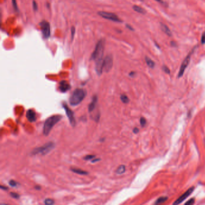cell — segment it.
<instances>
[{
	"label": "cell",
	"instance_id": "1",
	"mask_svg": "<svg viewBox=\"0 0 205 205\" xmlns=\"http://www.w3.org/2000/svg\"><path fill=\"white\" fill-rule=\"evenodd\" d=\"M105 45L104 39H100L96 45L95 49L91 56V59L95 61L96 72L98 75H102L104 71V52Z\"/></svg>",
	"mask_w": 205,
	"mask_h": 205
},
{
	"label": "cell",
	"instance_id": "2",
	"mask_svg": "<svg viewBox=\"0 0 205 205\" xmlns=\"http://www.w3.org/2000/svg\"><path fill=\"white\" fill-rule=\"evenodd\" d=\"M61 119H62V115L60 114L54 115L48 118L44 124L43 128V134L46 136L48 135L53 127L59 122Z\"/></svg>",
	"mask_w": 205,
	"mask_h": 205
},
{
	"label": "cell",
	"instance_id": "3",
	"mask_svg": "<svg viewBox=\"0 0 205 205\" xmlns=\"http://www.w3.org/2000/svg\"><path fill=\"white\" fill-rule=\"evenodd\" d=\"M86 92L82 88H77L75 90L69 99L70 104L72 106H76L79 104L86 97Z\"/></svg>",
	"mask_w": 205,
	"mask_h": 205
},
{
	"label": "cell",
	"instance_id": "4",
	"mask_svg": "<svg viewBox=\"0 0 205 205\" xmlns=\"http://www.w3.org/2000/svg\"><path fill=\"white\" fill-rule=\"evenodd\" d=\"M54 143L53 142H49V143H47L46 144L42 146L35 149L32 151L31 153L33 155L41 154L45 155L47 153H48L52 149H54Z\"/></svg>",
	"mask_w": 205,
	"mask_h": 205
},
{
	"label": "cell",
	"instance_id": "5",
	"mask_svg": "<svg viewBox=\"0 0 205 205\" xmlns=\"http://www.w3.org/2000/svg\"><path fill=\"white\" fill-rule=\"evenodd\" d=\"M98 15L100 16H101L102 18L112 20V21H114V22H122V20L117 15H115L114 13H113L100 11V12H98Z\"/></svg>",
	"mask_w": 205,
	"mask_h": 205
},
{
	"label": "cell",
	"instance_id": "6",
	"mask_svg": "<svg viewBox=\"0 0 205 205\" xmlns=\"http://www.w3.org/2000/svg\"><path fill=\"white\" fill-rule=\"evenodd\" d=\"M41 31L42 33V35L44 39H48L50 36L51 34V29H50V25L49 22H48L46 20H42V22L39 24Z\"/></svg>",
	"mask_w": 205,
	"mask_h": 205
},
{
	"label": "cell",
	"instance_id": "7",
	"mask_svg": "<svg viewBox=\"0 0 205 205\" xmlns=\"http://www.w3.org/2000/svg\"><path fill=\"white\" fill-rule=\"evenodd\" d=\"M62 105L66 111L67 117H68V119H69V120L71 123V125L72 126H75V125H76V120H75V119L73 112L71 110L70 108L66 105V104L64 103Z\"/></svg>",
	"mask_w": 205,
	"mask_h": 205
},
{
	"label": "cell",
	"instance_id": "8",
	"mask_svg": "<svg viewBox=\"0 0 205 205\" xmlns=\"http://www.w3.org/2000/svg\"><path fill=\"white\" fill-rule=\"evenodd\" d=\"M192 52H189L188 55L185 57V58L184 59L183 61L182 62V63L181 64V66L180 67L179 74H178V77L179 78L182 77V75L184 73V72H185V69H187V67H188V64H189V63L190 62L191 57V55H192Z\"/></svg>",
	"mask_w": 205,
	"mask_h": 205
},
{
	"label": "cell",
	"instance_id": "9",
	"mask_svg": "<svg viewBox=\"0 0 205 205\" xmlns=\"http://www.w3.org/2000/svg\"><path fill=\"white\" fill-rule=\"evenodd\" d=\"M113 64V59L111 55L107 56L104 60V71L110 72Z\"/></svg>",
	"mask_w": 205,
	"mask_h": 205
},
{
	"label": "cell",
	"instance_id": "10",
	"mask_svg": "<svg viewBox=\"0 0 205 205\" xmlns=\"http://www.w3.org/2000/svg\"><path fill=\"white\" fill-rule=\"evenodd\" d=\"M194 189V187H191L189 189H188L186 192L183 194L179 199H177L175 202H174V204H179L180 203H181L182 202H183L184 200H185V199H187V198L193 193V191Z\"/></svg>",
	"mask_w": 205,
	"mask_h": 205
},
{
	"label": "cell",
	"instance_id": "11",
	"mask_svg": "<svg viewBox=\"0 0 205 205\" xmlns=\"http://www.w3.org/2000/svg\"><path fill=\"white\" fill-rule=\"evenodd\" d=\"M71 86L66 81H61L59 84V90L61 92L65 93L71 89Z\"/></svg>",
	"mask_w": 205,
	"mask_h": 205
},
{
	"label": "cell",
	"instance_id": "12",
	"mask_svg": "<svg viewBox=\"0 0 205 205\" xmlns=\"http://www.w3.org/2000/svg\"><path fill=\"white\" fill-rule=\"evenodd\" d=\"M26 118L30 122H34L36 120V114L35 111L31 109H30L26 112Z\"/></svg>",
	"mask_w": 205,
	"mask_h": 205
},
{
	"label": "cell",
	"instance_id": "13",
	"mask_svg": "<svg viewBox=\"0 0 205 205\" xmlns=\"http://www.w3.org/2000/svg\"><path fill=\"white\" fill-rule=\"evenodd\" d=\"M97 102H98V96L96 95H94L92 98V102L90 104L89 106H88V111L90 113L92 112L95 109L96 106Z\"/></svg>",
	"mask_w": 205,
	"mask_h": 205
},
{
	"label": "cell",
	"instance_id": "14",
	"mask_svg": "<svg viewBox=\"0 0 205 205\" xmlns=\"http://www.w3.org/2000/svg\"><path fill=\"white\" fill-rule=\"evenodd\" d=\"M161 28L162 29V30L167 35L171 36H172V32L170 31V29H168V27L164 24H161Z\"/></svg>",
	"mask_w": 205,
	"mask_h": 205
},
{
	"label": "cell",
	"instance_id": "15",
	"mask_svg": "<svg viewBox=\"0 0 205 205\" xmlns=\"http://www.w3.org/2000/svg\"><path fill=\"white\" fill-rule=\"evenodd\" d=\"M71 171L73 173H75L78 174H82V175H86L88 174V172H87L86 171L83 170L81 169H79V168H71Z\"/></svg>",
	"mask_w": 205,
	"mask_h": 205
},
{
	"label": "cell",
	"instance_id": "16",
	"mask_svg": "<svg viewBox=\"0 0 205 205\" xmlns=\"http://www.w3.org/2000/svg\"><path fill=\"white\" fill-rule=\"evenodd\" d=\"M125 171H126V167L124 165H122L117 168V169L115 171V172L118 174H122L123 173H124L125 172Z\"/></svg>",
	"mask_w": 205,
	"mask_h": 205
},
{
	"label": "cell",
	"instance_id": "17",
	"mask_svg": "<svg viewBox=\"0 0 205 205\" xmlns=\"http://www.w3.org/2000/svg\"><path fill=\"white\" fill-rule=\"evenodd\" d=\"M133 9L135 12L140 13H143V14H144V13H146V11H145V10L144 9H143L142 7H141L138 6V5H136L133 6Z\"/></svg>",
	"mask_w": 205,
	"mask_h": 205
},
{
	"label": "cell",
	"instance_id": "18",
	"mask_svg": "<svg viewBox=\"0 0 205 205\" xmlns=\"http://www.w3.org/2000/svg\"><path fill=\"white\" fill-rule=\"evenodd\" d=\"M145 60H146V64H147V66H148L149 67H150V68L154 67V66H155V62H154V61H153L152 60L149 58V57H146Z\"/></svg>",
	"mask_w": 205,
	"mask_h": 205
},
{
	"label": "cell",
	"instance_id": "19",
	"mask_svg": "<svg viewBox=\"0 0 205 205\" xmlns=\"http://www.w3.org/2000/svg\"><path fill=\"white\" fill-rule=\"evenodd\" d=\"M120 99L124 104H128L129 102V98L125 94H122L120 96Z\"/></svg>",
	"mask_w": 205,
	"mask_h": 205
},
{
	"label": "cell",
	"instance_id": "20",
	"mask_svg": "<svg viewBox=\"0 0 205 205\" xmlns=\"http://www.w3.org/2000/svg\"><path fill=\"white\" fill-rule=\"evenodd\" d=\"M167 199H168V198L166 197H162L159 198V199L156 200L155 203L157 204H161V203H162L164 202H165L166 201H167Z\"/></svg>",
	"mask_w": 205,
	"mask_h": 205
},
{
	"label": "cell",
	"instance_id": "21",
	"mask_svg": "<svg viewBox=\"0 0 205 205\" xmlns=\"http://www.w3.org/2000/svg\"><path fill=\"white\" fill-rule=\"evenodd\" d=\"M44 203L46 205H52L54 203V200L51 199H47L45 200Z\"/></svg>",
	"mask_w": 205,
	"mask_h": 205
},
{
	"label": "cell",
	"instance_id": "22",
	"mask_svg": "<svg viewBox=\"0 0 205 205\" xmlns=\"http://www.w3.org/2000/svg\"><path fill=\"white\" fill-rule=\"evenodd\" d=\"M12 4L13 6V8H14L16 12H18V5H17V3H16V0H12Z\"/></svg>",
	"mask_w": 205,
	"mask_h": 205
},
{
	"label": "cell",
	"instance_id": "23",
	"mask_svg": "<svg viewBox=\"0 0 205 205\" xmlns=\"http://www.w3.org/2000/svg\"><path fill=\"white\" fill-rule=\"evenodd\" d=\"M9 183V185L12 187H16L17 186V185H18L17 182L16 181H13V180L10 181Z\"/></svg>",
	"mask_w": 205,
	"mask_h": 205
},
{
	"label": "cell",
	"instance_id": "24",
	"mask_svg": "<svg viewBox=\"0 0 205 205\" xmlns=\"http://www.w3.org/2000/svg\"><path fill=\"white\" fill-rule=\"evenodd\" d=\"M140 124L141 126H145L146 125V120L144 117H141L140 119Z\"/></svg>",
	"mask_w": 205,
	"mask_h": 205
},
{
	"label": "cell",
	"instance_id": "25",
	"mask_svg": "<svg viewBox=\"0 0 205 205\" xmlns=\"http://www.w3.org/2000/svg\"><path fill=\"white\" fill-rule=\"evenodd\" d=\"M10 195L12 197L14 198V199H19V195L16 193H10Z\"/></svg>",
	"mask_w": 205,
	"mask_h": 205
},
{
	"label": "cell",
	"instance_id": "26",
	"mask_svg": "<svg viewBox=\"0 0 205 205\" xmlns=\"http://www.w3.org/2000/svg\"><path fill=\"white\" fill-rule=\"evenodd\" d=\"M33 10L35 11H37L38 10V6H37V4L35 1H33Z\"/></svg>",
	"mask_w": 205,
	"mask_h": 205
},
{
	"label": "cell",
	"instance_id": "27",
	"mask_svg": "<svg viewBox=\"0 0 205 205\" xmlns=\"http://www.w3.org/2000/svg\"><path fill=\"white\" fill-rule=\"evenodd\" d=\"M95 158V156L94 155H87L86 156L84 159L85 160H92L93 158Z\"/></svg>",
	"mask_w": 205,
	"mask_h": 205
},
{
	"label": "cell",
	"instance_id": "28",
	"mask_svg": "<svg viewBox=\"0 0 205 205\" xmlns=\"http://www.w3.org/2000/svg\"><path fill=\"white\" fill-rule=\"evenodd\" d=\"M75 26H72L71 27V36H72V39H73V37H74V35H75Z\"/></svg>",
	"mask_w": 205,
	"mask_h": 205
},
{
	"label": "cell",
	"instance_id": "29",
	"mask_svg": "<svg viewBox=\"0 0 205 205\" xmlns=\"http://www.w3.org/2000/svg\"><path fill=\"white\" fill-rule=\"evenodd\" d=\"M163 70H164V71L167 73H170V72L169 69L166 66H164L163 67Z\"/></svg>",
	"mask_w": 205,
	"mask_h": 205
},
{
	"label": "cell",
	"instance_id": "30",
	"mask_svg": "<svg viewBox=\"0 0 205 205\" xmlns=\"http://www.w3.org/2000/svg\"><path fill=\"white\" fill-rule=\"evenodd\" d=\"M194 199H191L190 200H189L187 202H186L185 204H194Z\"/></svg>",
	"mask_w": 205,
	"mask_h": 205
},
{
	"label": "cell",
	"instance_id": "31",
	"mask_svg": "<svg viewBox=\"0 0 205 205\" xmlns=\"http://www.w3.org/2000/svg\"><path fill=\"white\" fill-rule=\"evenodd\" d=\"M202 43L203 44H205V32L203 34L202 37Z\"/></svg>",
	"mask_w": 205,
	"mask_h": 205
},
{
	"label": "cell",
	"instance_id": "32",
	"mask_svg": "<svg viewBox=\"0 0 205 205\" xmlns=\"http://www.w3.org/2000/svg\"><path fill=\"white\" fill-rule=\"evenodd\" d=\"M138 132H139V129H138L137 128H135L133 129V132H134V134H137Z\"/></svg>",
	"mask_w": 205,
	"mask_h": 205
},
{
	"label": "cell",
	"instance_id": "33",
	"mask_svg": "<svg viewBox=\"0 0 205 205\" xmlns=\"http://www.w3.org/2000/svg\"><path fill=\"white\" fill-rule=\"evenodd\" d=\"M100 159H99V158H98V159H95V160H92V162H96L99 161H100Z\"/></svg>",
	"mask_w": 205,
	"mask_h": 205
},
{
	"label": "cell",
	"instance_id": "34",
	"mask_svg": "<svg viewBox=\"0 0 205 205\" xmlns=\"http://www.w3.org/2000/svg\"><path fill=\"white\" fill-rule=\"evenodd\" d=\"M1 188L4 189V190H7L8 189V188H7V187H3V186H1Z\"/></svg>",
	"mask_w": 205,
	"mask_h": 205
},
{
	"label": "cell",
	"instance_id": "35",
	"mask_svg": "<svg viewBox=\"0 0 205 205\" xmlns=\"http://www.w3.org/2000/svg\"><path fill=\"white\" fill-rule=\"evenodd\" d=\"M35 188H36L37 190H40V189H41L40 187H39V186H37V187H35Z\"/></svg>",
	"mask_w": 205,
	"mask_h": 205
},
{
	"label": "cell",
	"instance_id": "36",
	"mask_svg": "<svg viewBox=\"0 0 205 205\" xmlns=\"http://www.w3.org/2000/svg\"><path fill=\"white\" fill-rule=\"evenodd\" d=\"M127 27H128V28H129V29H131V30H133V29L131 28V27L130 26H129L128 25H127Z\"/></svg>",
	"mask_w": 205,
	"mask_h": 205
},
{
	"label": "cell",
	"instance_id": "37",
	"mask_svg": "<svg viewBox=\"0 0 205 205\" xmlns=\"http://www.w3.org/2000/svg\"><path fill=\"white\" fill-rule=\"evenodd\" d=\"M155 1H157V2H159V3H162L161 0H155Z\"/></svg>",
	"mask_w": 205,
	"mask_h": 205
},
{
	"label": "cell",
	"instance_id": "38",
	"mask_svg": "<svg viewBox=\"0 0 205 205\" xmlns=\"http://www.w3.org/2000/svg\"><path fill=\"white\" fill-rule=\"evenodd\" d=\"M140 1H143V0H140Z\"/></svg>",
	"mask_w": 205,
	"mask_h": 205
}]
</instances>
